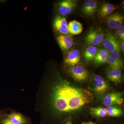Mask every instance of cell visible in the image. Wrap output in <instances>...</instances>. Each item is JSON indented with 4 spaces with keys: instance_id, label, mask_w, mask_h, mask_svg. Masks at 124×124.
Wrapping results in <instances>:
<instances>
[{
    "instance_id": "obj_26",
    "label": "cell",
    "mask_w": 124,
    "mask_h": 124,
    "mask_svg": "<svg viewBox=\"0 0 124 124\" xmlns=\"http://www.w3.org/2000/svg\"><path fill=\"white\" fill-rule=\"evenodd\" d=\"M66 124H72V123L71 122V121H68L67 122Z\"/></svg>"
},
{
    "instance_id": "obj_21",
    "label": "cell",
    "mask_w": 124,
    "mask_h": 124,
    "mask_svg": "<svg viewBox=\"0 0 124 124\" xmlns=\"http://www.w3.org/2000/svg\"><path fill=\"white\" fill-rule=\"evenodd\" d=\"M107 116L112 117H117L122 115L123 112L121 108L114 106L108 107L107 108Z\"/></svg>"
},
{
    "instance_id": "obj_10",
    "label": "cell",
    "mask_w": 124,
    "mask_h": 124,
    "mask_svg": "<svg viewBox=\"0 0 124 124\" xmlns=\"http://www.w3.org/2000/svg\"><path fill=\"white\" fill-rule=\"evenodd\" d=\"M107 62L110 69L121 70L124 67L123 60L120 55V53L117 51L112 52L109 54Z\"/></svg>"
},
{
    "instance_id": "obj_24",
    "label": "cell",
    "mask_w": 124,
    "mask_h": 124,
    "mask_svg": "<svg viewBox=\"0 0 124 124\" xmlns=\"http://www.w3.org/2000/svg\"><path fill=\"white\" fill-rule=\"evenodd\" d=\"M124 41H123V42H122V44H121V49L122 50V52H124Z\"/></svg>"
},
{
    "instance_id": "obj_1",
    "label": "cell",
    "mask_w": 124,
    "mask_h": 124,
    "mask_svg": "<svg viewBox=\"0 0 124 124\" xmlns=\"http://www.w3.org/2000/svg\"><path fill=\"white\" fill-rule=\"evenodd\" d=\"M92 94L84 89L62 81L53 89L51 102L54 109L60 112H69L79 110L93 100Z\"/></svg>"
},
{
    "instance_id": "obj_18",
    "label": "cell",
    "mask_w": 124,
    "mask_h": 124,
    "mask_svg": "<svg viewBox=\"0 0 124 124\" xmlns=\"http://www.w3.org/2000/svg\"><path fill=\"white\" fill-rule=\"evenodd\" d=\"M98 50L97 47L94 46L90 45L86 47L84 54V57L86 62H89L93 60Z\"/></svg>"
},
{
    "instance_id": "obj_20",
    "label": "cell",
    "mask_w": 124,
    "mask_h": 124,
    "mask_svg": "<svg viewBox=\"0 0 124 124\" xmlns=\"http://www.w3.org/2000/svg\"><path fill=\"white\" fill-rule=\"evenodd\" d=\"M90 113L97 117H103L107 116V108L103 107L92 108H90Z\"/></svg>"
},
{
    "instance_id": "obj_13",
    "label": "cell",
    "mask_w": 124,
    "mask_h": 124,
    "mask_svg": "<svg viewBox=\"0 0 124 124\" xmlns=\"http://www.w3.org/2000/svg\"><path fill=\"white\" fill-rule=\"evenodd\" d=\"M98 5L97 2L94 0H86L83 5L82 13L88 17L93 16L97 9Z\"/></svg>"
},
{
    "instance_id": "obj_9",
    "label": "cell",
    "mask_w": 124,
    "mask_h": 124,
    "mask_svg": "<svg viewBox=\"0 0 124 124\" xmlns=\"http://www.w3.org/2000/svg\"><path fill=\"white\" fill-rule=\"evenodd\" d=\"M106 18L107 24L111 29H117L123 25L124 23V15L120 13L112 14Z\"/></svg>"
},
{
    "instance_id": "obj_8",
    "label": "cell",
    "mask_w": 124,
    "mask_h": 124,
    "mask_svg": "<svg viewBox=\"0 0 124 124\" xmlns=\"http://www.w3.org/2000/svg\"><path fill=\"white\" fill-rule=\"evenodd\" d=\"M94 90L99 94H103L108 89V84L104 78L99 75H95L93 78Z\"/></svg>"
},
{
    "instance_id": "obj_3",
    "label": "cell",
    "mask_w": 124,
    "mask_h": 124,
    "mask_svg": "<svg viewBox=\"0 0 124 124\" xmlns=\"http://www.w3.org/2000/svg\"><path fill=\"white\" fill-rule=\"evenodd\" d=\"M102 44L108 51L112 53L117 51L120 53L121 45L117 37L111 32H108L104 35Z\"/></svg>"
},
{
    "instance_id": "obj_15",
    "label": "cell",
    "mask_w": 124,
    "mask_h": 124,
    "mask_svg": "<svg viewBox=\"0 0 124 124\" xmlns=\"http://www.w3.org/2000/svg\"><path fill=\"white\" fill-rule=\"evenodd\" d=\"M109 54L108 51L106 49H99L94 59V64L99 66L107 62Z\"/></svg>"
},
{
    "instance_id": "obj_11",
    "label": "cell",
    "mask_w": 124,
    "mask_h": 124,
    "mask_svg": "<svg viewBox=\"0 0 124 124\" xmlns=\"http://www.w3.org/2000/svg\"><path fill=\"white\" fill-rule=\"evenodd\" d=\"M80 60V51L75 49L69 51L67 54L64 59V63L68 66H74L79 64Z\"/></svg>"
},
{
    "instance_id": "obj_19",
    "label": "cell",
    "mask_w": 124,
    "mask_h": 124,
    "mask_svg": "<svg viewBox=\"0 0 124 124\" xmlns=\"http://www.w3.org/2000/svg\"><path fill=\"white\" fill-rule=\"evenodd\" d=\"M8 118L15 124H25L26 123L24 117L19 113H11L8 116Z\"/></svg>"
},
{
    "instance_id": "obj_14",
    "label": "cell",
    "mask_w": 124,
    "mask_h": 124,
    "mask_svg": "<svg viewBox=\"0 0 124 124\" xmlns=\"http://www.w3.org/2000/svg\"><path fill=\"white\" fill-rule=\"evenodd\" d=\"M118 8V6H116L111 3L108 2L104 3L102 5L99 12V17L101 19L106 18L113 13Z\"/></svg>"
},
{
    "instance_id": "obj_23",
    "label": "cell",
    "mask_w": 124,
    "mask_h": 124,
    "mask_svg": "<svg viewBox=\"0 0 124 124\" xmlns=\"http://www.w3.org/2000/svg\"><path fill=\"white\" fill-rule=\"evenodd\" d=\"M2 124H13V123H12V122H11L10 120L9 119L8 117H7V118H6V119H5L4 120V121H3V123H2Z\"/></svg>"
},
{
    "instance_id": "obj_5",
    "label": "cell",
    "mask_w": 124,
    "mask_h": 124,
    "mask_svg": "<svg viewBox=\"0 0 124 124\" xmlns=\"http://www.w3.org/2000/svg\"><path fill=\"white\" fill-rule=\"evenodd\" d=\"M69 71L73 79L79 82L85 81L89 77L88 71L84 67L80 65L71 67Z\"/></svg>"
},
{
    "instance_id": "obj_4",
    "label": "cell",
    "mask_w": 124,
    "mask_h": 124,
    "mask_svg": "<svg viewBox=\"0 0 124 124\" xmlns=\"http://www.w3.org/2000/svg\"><path fill=\"white\" fill-rule=\"evenodd\" d=\"M124 93L120 92H113L108 94L104 96L103 103L105 106H113L115 105H121L124 102Z\"/></svg>"
},
{
    "instance_id": "obj_16",
    "label": "cell",
    "mask_w": 124,
    "mask_h": 124,
    "mask_svg": "<svg viewBox=\"0 0 124 124\" xmlns=\"http://www.w3.org/2000/svg\"><path fill=\"white\" fill-rule=\"evenodd\" d=\"M68 32L70 35H79L83 31V25L77 20H73L68 23Z\"/></svg>"
},
{
    "instance_id": "obj_12",
    "label": "cell",
    "mask_w": 124,
    "mask_h": 124,
    "mask_svg": "<svg viewBox=\"0 0 124 124\" xmlns=\"http://www.w3.org/2000/svg\"><path fill=\"white\" fill-rule=\"evenodd\" d=\"M57 41L62 51L69 50L73 45V40L70 36L68 35H59L57 37Z\"/></svg>"
},
{
    "instance_id": "obj_22",
    "label": "cell",
    "mask_w": 124,
    "mask_h": 124,
    "mask_svg": "<svg viewBox=\"0 0 124 124\" xmlns=\"http://www.w3.org/2000/svg\"><path fill=\"white\" fill-rule=\"evenodd\" d=\"M116 33L118 37H119L122 40H124V26L122 25L116 29Z\"/></svg>"
},
{
    "instance_id": "obj_7",
    "label": "cell",
    "mask_w": 124,
    "mask_h": 124,
    "mask_svg": "<svg viewBox=\"0 0 124 124\" xmlns=\"http://www.w3.org/2000/svg\"><path fill=\"white\" fill-rule=\"evenodd\" d=\"M68 26L67 19L63 16L57 15L54 19L53 22L54 28L56 31L62 35L71 36L68 32Z\"/></svg>"
},
{
    "instance_id": "obj_6",
    "label": "cell",
    "mask_w": 124,
    "mask_h": 124,
    "mask_svg": "<svg viewBox=\"0 0 124 124\" xmlns=\"http://www.w3.org/2000/svg\"><path fill=\"white\" fill-rule=\"evenodd\" d=\"M77 5V1L75 0H64L58 4L59 13L62 16L69 15L75 9Z\"/></svg>"
},
{
    "instance_id": "obj_2",
    "label": "cell",
    "mask_w": 124,
    "mask_h": 124,
    "mask_svg": "<svg viewBox=\"0 0 124 124\" xmlns=\"http://www.w3.org/2000/svg\"><path fill=\"white\" fill-rule=\"evenodd\" d=\"M104 35L101 28H93L89 31L85 37V41L89 46H95L102 42Z\"/></svg>"
},
{
    "instance_id": "obj_25",
    "label": "cell",
    "mask_w": 124,
    "mask_h": 124,
    "mask_svg": "<svg viewBox=\"0 0 124 124\" xmlns=\"http://www.w3.org/2000/svg\"><path fill=\"white\" fill-rule=\"evenodd\" d=\"M82 124H95L94 123H93V122H84L82 123Z\"/></svg>"
},
{
    "instance_id": "obj_17",
    "label": "cell",
    "mask_w": 124,
    "mask_h": 124,
    "mask_svg": "<svg viewBox=\"0 0 124 124\" xmlns=\"http://www.w3.org/2000/svg\"><path fill=\"white\" fill-rule=\"evenodd\" d=\"M107 76L108 79L116 84L120 83L122 80L121 70L110 69L108 71Z\"/></svg>"
}]
</instances>
